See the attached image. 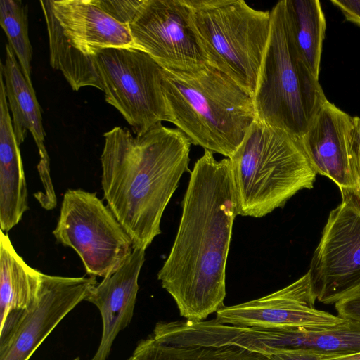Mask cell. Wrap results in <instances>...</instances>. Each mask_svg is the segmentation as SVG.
<instances>
[{
  "label": "cell",
  "instance_id": "obj_17",
  "mask_svg": "<svg viewBox=\"0 0 360 360\" xmlns=\"http://www.w3.org/2000/svg\"><path fill=\"white\" fill-rule=\"evenodd\" d=\"M28 193L20 145L9 112L5 82L0 70V227L8 233L28 207Z\"/></svg>",
  "mask_w": 360,
  "mask_h": 360
},
{
  "label": "cell",
  "instance_id": "obj_6",
  "mask_svg": "<svg viewBox=\"0 0 360 360\" xmlns=\"http://www.w3.org/2000/svg\"><path fill=\"white\" fill-rule=\"evenodd\" d=\"M207 64L253 96L271 32V12L243 0H183Z\"/></svg>",
  "mask_w": 360,
  "mask_h": 360
},
{
  "label": "cell",
  "instance_id": "obj_5",
  "mask_svg": "<svg viewBox=\"0 0 360 360\" xmlns=\"http://www.w3.org/2000/svg\"><path fill=\"white\" fill-rule=\"evenodd\" d=\"M270 12L269 40L252 96L256 120L302 137L328 99L291 39L285 1Z\"/></svg>",
  "mask_w": 360,
  "mask_h": 360
},
{
  "label": "cell",
  "instance_id": "obj_21",
  "mask_svg": "<svg viewBox=\"0 0 360 360\" xmlns=\"http://www.w3.org/2000/svg\"><path fill=\"white\" fill-rule=\"evenodd\" d=\"M133 355L139 360H271L264 354L236 347H178L165 345L152 335L141 340Z\"/></svg>",
  "mask_w": 360,
  "mask_h": 360
},
{
  "label": "cell",
  "instance_id": "obj_2",
  "mask_svg": "<svg viewBox=\"0 0 360 360\" xmlns=\"http://www.w3.org/2000/svg\"><path fill=\"white\" fill-rule=\"evenodd\" d=\"M103 136L104 198L134 248L146 250L162 233L161 219L188 170L191 143L181 131L162 123L135 136L115 127Z\"/></svg>",
  "mask_w": 360,
  "mask_h": 360
},
{
  "label": "cell",
  "instance_id": "obj_22",
  "mask_svg": "<svg viewBox=\"0 0 360 360\" xmlns=\"http://www.w3.org/2000/svg\"><path fill=\"white\" fill-rule=\"evenodd\" d=\"M0 25L29 84L31 79L32 47L29 37L27 6L20 0L0 1Z\"/></svg>",
  "mask_w": 360,
  "mask_h": 360
},
{
  "label": "cell",
  "instance_id": "obj_8",
  "mask_svg": "<svg viewBox=\"0 0 360 360\" xmlns=\"http://www.w3.org/2000/svg\"><path fill=\"white\" fill-rule=\"evenodd\" d=\"M105 101L116 108L136 135L166 121L164 69L146 53L112 47L92 56Z\"/></svg>",
  "mask_w": 360,
  "mask_h": 360
},
{
  "label": "cell",
  "instance_id": "obj_10",
  "mask_svg": "<svg viewBox=\"0 0 360 360\" xmlns=\"http://www.w3.org/2000/svg\"><path fill=\"white\" fill-rule=\"evenodd\" d=\"M127 27L136 49L148 54L164 70L194 72L208 65L183 0H143Z\"/></svg>",
  "mask_w": 360,
  "mask_h": 360
},
{
  "label": "cell",
  "instance_id": "obj_13",
  "mask_svg": "<svg viewBox=\"0 0 360 360\" xmlns=\"http://www.w3.org/2000/svg\"><path fill=\"white\" fill-rule=\"evenodd\" d=\"M353 117L327 100L300 137L317 174L331 179L342 197L359 202V188L352 151Z\"/></svg>",
  "mask_w": 360,
  "mask_h": 360
},
{
  "label": "cell",
  "instance_id": "obj_24",
  "mask_svg": "<svg viewBox=\"0 0 360 360\" xmlns=\"http://www.w3.org/2000/svg\"><path fill=\"white\" fill-rule=\"evenodd\" d=\"M338 316L360 326V287L335 304Z\"/></svg>",
  "mask_w": 360,
  "mask_h": 360
},
{
  "label": "cell",
  "instance_id": "obj_16",
  "mask_svg": "<svg viewBox=\"0 0 360 360\" xmlns=\"http://www.w3.org/2000/svg\"><path fill=\"white\" fill-rule=\"evenodd\" d=\"M145 252L143 249L134 248L124 263L93 287L86 297L85 300L98 309L103 322L101 340L91 360H107L117 335L130 323Z\"/></svg>",
  "mask_w": 360,
  "mask_h": 360
},
{
  "label": "cell",
  "instance_id": "obj_25",
  "mask_svg": "<svg viewBox=\"0 0 360 360\" xmlns=\"http://www.w3.org/2000/svg\"><path fill=\"white\" fill-rule=\"evenodd\" d=\"M330 356L305 349H274L268 355L271 360H316Z\"/></svg>",
  "mask_w": 360,
  "mask_h": 360
},
{
  "label": "cell",
  "instance_id": "obj_14",
  "mask_svg": "<svg viewBox=\"0 0 360 360\" xmlns=\"http://www.w3.org/2000/svg\"><path fill=\"white\" fill-rule=\"evenodd\" d=\"M5 63L1 61L6 98L11 110L13 130L20 146L29 131L37 147L39 162L37 170L44 191L34 194L41 207L51 210L57 205L50 171V159L45 146L46 133L43 127L40 105L34 87L26 80L14 52L6 44Z\"/></svg>",
  "mask_w": 360,
  "mask_h": 360
},
{
  "label": "cell",
  "instance_id": "obj_28",
  "mask_svg": "<svg viewBox=\"0 0 360 360\" xmlns=\"http://www.w3.org/2000/svg\"><path fill=\"white\" fill-rule=\"evenodd\" d=\"M316 360H360V352L338 356H326Z\"/></svg>",
  "mask_w": 360,
  "mask_h": 360
},
{
  "label": "cell",
  "instance_id": "obj_4",
  "mask_svg": "<svg viewBox=\"0 0 360 360\" xmlns=\"http://www.w3.org/2000/svg\"><path fill=\"white\" fill-rule=\"evenodd\" d=\"M229 159L241 216H266L312 188L317 175L300 137L257 120Z\"/></svg>",
  "mask_w": 360,
  "mask_h": 360
},
{
  "label": "cell",
  "instance_id": "obj_27",
  "mask_svg": "<svg viewBox=\"0 0 360 360\" xmlns=\"http://www.w3.org/2000/svg\"><path fill=\"white\" fill-rule=\"evenodd\" d=\"M343 13L347 20L360 26V0H331Z\"/></svg>",
  "mask_w": 360,
  "mask_h": 360
},
{
  "label": "cell",
  "instance_id": "obj_30",
  "mask_svg": "<svg viewBox=\"0 0 360 360\" xmlns=\"http://www.w3.org/2000/svg\"><path fill=\"white\" fill-rule=\"evenodd\" d=\"M75 360H79V359H75Z\"/></svg>",
  "mask_w": 360,
  "mask_h": 360
},
{
  "label": "cell",
  "instance_id": "obj_9",
  "mask_svg": "<svg viewBox=\"0 0 360 360\" xmlns=\"http://www.w3.org/2000/svg\"><path fill=\"white\" fill-rule=\"evenodd\" d=\"M330 211L309 269L316 300L335 304L360 287V204L342 197Z\"/></svg>",
  "mask_w": 360,
  "mask_h": 360
},
{
  "label": "cell",
  "instance_id": "obj_1",
  "mask_svg": "<svg viewBox=\"0 0 360 360\" xmlns=\"http://www.w3.org/2000/svg\"><path fill=\"white\" fill-rule=\"evenodd\" d=\"M237 215L230 160H217L205 150L191 172L176 236L158 274L188 321H204L224 306L226 266Z\"/></svg>",
  "mask_w": 360,
  "mask_h": 360
},
{
  "label": "cell",
  "instance_id": "obj_23",
  "mask_svg": "<svg viewBox=\"0 0 360 360\" xmlns=\"http://www.w3.org/2000/svg\"><path fill=\"white\" fill-rule=\"evenodd\" d=\"M94 1L114 20L128 26L143 0H94Z\"/></svg>",
  "mask_w": 360,
  "mask_h": 360
},
{
  "label": "cell",
  "instance_id": "obj_18",
  "mask_svg": "<svg viewBox=\"0 0 360 360\" xmlns=\"http://www.w3.org/2000/svg\"><path fill=\"white\" fill-rule=\"evenodd\" d=\"M43 274L17 253L8 235L0 231L1 326L16 322L37 300Z\"/></svg>",
  "mask_w": 360,
  "mask_h": 360
},
{
  "label": "cell",
  "instance_id": "obj_3",
  "mask_svg": "<svg viewBox=\"0 0 360 360\" xmlns=\"http://www.w3.org/2000/svg\"><path fill=\"white\" fill-rule=\"evenodd\" d=\"M166 121L191 143L230 158L256 120L252 96L207 65L194 72L164 70Z\"/></svg>",
  "mask_w": 360,
  "mask_h": 360
},
{
  "label": "cell",
  "instance_id": "obj_11",
  "mask_svg": "<svg viewBox=\"0 0 360 360\" xmlns=\"http://www.w3.org/2000/svg\"><path fill=\"white\" fill-rule=\"evenodd\" d=\"M95 277L43 274L38 297L0 341V360H29L56 326L97 284Z\"/></svg>",
  "mask_w": 360,
  "mask_h": 360
},
{
  "label": "cell",
  "instance_id": "obj_29",
  "mask_svg": "<svg viewBox=\"0 0 360 360\" xmlns=\"http://www.w3.org/2000/svg\"><path fill=\"white\" fill-rule=\"evenodd\" d=\"M127 360H139L138 358H136V356H134V355H132L129 359H128Z\"/></svg>",
  "mask_w": 360,
  "mask_h": 360
},
{
  "label": "cell",
  "instance_id": "obj_12",
  "mask_svg": "<svg viewBox=\"0 0 360 360\" xmlns=\"http://www.w3.org/2000/svg\"><path fill=\"white\" fill-rule=\"evenodd\" d=\"M316 300L309 274L264 297L216 312L215 321L242 327L333 328L347 321L314 307Z\"/></svg>",
  "mask_w": 360,
  "mask_h": 360
},
{
  "label": "cell",
  "instance_id": "obj_7",
  "mask_svg": "<svg viewBox=\"0 0 360 360\" xmlns=\"http://www.w3.org/2000/svg\"><path fill=\"white\" fill-rule=\"evenodd\" d=\"M53 235L78 254L86 272L102 278L116 271L131 255L133 242L96 193L68 189Z\"/></svg>",
  "mask_w": 360,
  "mask_h": 360
},
{
  "label": "cell",
  "instance_id": "obj_15",
  "mask_svg": "<svg viewBox=\"0 0 360 360\" xmlns=\"http://www.w3.org/2000/svg\"><path fill=\"white\" fill-rule=\"evenodd\" d=\"M65 39L92 58L112 47L136 49L127 26L103 11L94 0H45Z\"/></svg>",
  "mask_w": 360,
  "mask_h": 360
},
{
  "label": "cell",
  "instance_id": "obj_20",
  "mask_svg": "<svg viewBox=\"0 0 360 360\" xmlns=\"http://www.w3.org/2000/svg\"><path fill=\"white\" fill-rule=\"evenodd\" d=\"M46 20L50 64L60 70L73 91L85 86L103 90L92 58L85 56L65 39L45 1H40Z\"/></svg>",
  "mask_w": 360,
  "mask_h": 360
},
{
  "label": "cell",
  "instance_id": "obj_26",
  "mask_svg": "<svg viewBox=\"0 0 360 360\" xmlns=\"http://www.w3.org/2000/svg\"><path fill=\"white\" fill-rule=\"evenodd\" d=\"M352 151L359 188V202L360 204V117L357 116L353 117Z\"/></svg>",
  "mask_w": 360,
  "mask_h": 360
},
{
  "label": "cell",
  "instance_id": "obj_19",
  "mask_svg": "<svg viewBox=\"0 0 360 360\" xmlns=\"http://www.w3.org/2000/svg\"><path fill=\"white\" fill-rule=\"evenodd\" d=\"M285 19L298 53L319 79L326 22L318 0H285Z\"/></svg>",
  "mask_w": 360,
  "mask_h": 360
}]
</instances>
